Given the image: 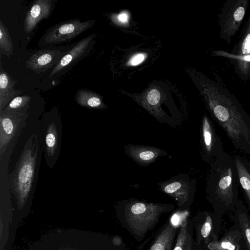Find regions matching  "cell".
I'll list each match as a JSON object with an SVG mask.
<instances>
[{"label":"cell","mask_w":250,"mask_h":250,"mask_svg":"<svg viewBox=\"0 0 250 250\" xmlns=\"http://www.w3.org/2000/svg\"><path fill=\"white\" fill-rule=\"evenodd\" d=\"M208 110L236 149L250 155V116L228 90L208 79L202 81Z\"/></svg>","instance_id":"6da1fadb"},{"label":"cell","mask_w":250,"mask_h":250,"mask_svg":"<svg viewBox=\"0 0 250 250\" xmlns=\"http://www.w3.org/2000/svg\"><path fill=\"white\" fill-rule=\"evenodd\" d=\"M207 184L209 197L225 208L235 204L239 186L233 157L225 152L209 163Z\"/></svg>","instance_id":"7a4b0ae2"},{"label":"cell","mask_w":250,"mask_h":250,"mask_svg":"<svg viewBox=\"0 0 250 250\" xmlns=\"http://www.w3.org/2000/svg\"><path fill=\"white\" fill-rule=\"evenodd\" d=\"M38 153V139L33 134L25 145L13 176L12 188L21 199L26 198L32 187Z\"/></svg>","instance_id":"3957f363"},{"label":"cell","mask_w":250,"mask_h":250,"mask_svg":"<svg viewBox=\"0 0 250 250\" xmlns=\"http://www.w3.org/2000/svg\"><path fill=\"white\" fill-rule=\"evenodd\" d=\"M166 208V206L162 205L132 202L125 208L126 221L135 234L143 236L155 226Z\"/></svg>","instance_id":"277c9868"},{"label":"cell","mask_w":250,"mask_h":250,"mask_svg":"<svg viewBox=\"0 0 250 250\" xmlns=\"http://www.w3.org/2000/svg\"><path fill=\"white\" fill-rule=\"evenodd\" d=\"M249 0H227L218 15L219 37L229 44L245 17Z\"/></svg>","instance_id":"5b68a950"},{"label":"cell","mask_w":250,"mask_h":250,"mask_svg":"<svg viewBox=\"0 0 250 250\" xmlns=\"http://www.w3.org/2000/svg\"><path fill=\"white\" fill-rule=\"evenodd\" d=\"M94 21L90 20L81 22L75 19L61 22L48 29L39 42V46L44 47L70 41L92 27Z\"/></svg>","instance_id":"8992f818"},{"label":"cell","mask_w":250,"mask_h":250,"mask_svg":"<svg viewBox=\"0 0 250 250\" xmlns=\"http://www.w3.org/2000/svg\"><path fill=\"white\" fill-rule=\"evenodd\" d=\"M201 145L203 158L208 163L226 152L213 124L206 115L203 116L202 121Z\"/></svg>","instance_id":"52a82bcc"},{"label":"cell","mask_w":250,"mask_h":250,"mask_svg":"<svg viewBox=\"0 0 250 250\" xmlns=\"http://www.w3.org/2000/svg\"><path fill=\"white\" fill-rule=\"evenodd\" d=\"M95 34H91L76 43L68 52L65 53L59 62L51 71L49 78L74 64L84 58L92 50V40Z\"/></svg>","instance_id":"ba28073f"},{"label":"cell","mask_w":250,"mask_h":250,"mask_svg":"<svg viewBox=\"0 0 250 250\" xmlns=\"http://www.w3.org/2000/svg\"><path fill=\"white\" fill-rule=\"evenodd\" d=\"M65 54L63 51L55 49L38 50L26 61V67L36 73L44 72L54 67Z\"/></svg>","instance_id":"9c48e42d"},{"label":"cell","mask_w":250,"mask_h":250,"mask_svg":"<svg viewBox=\"0 0 250 250\" xmlns=\"http://www.w3.org/2000/svg\"><path fill=\"white\" fill-rule=\"evenodd\" d=\"M24 113L0 111V154L1 157L20 126V117Z\"/></svg>","instance_id":"30bf717a"},{"label":"cell","mask_w":250,"mask_h":250,"mask_svg":"<svg viewBox=\"0 0 250 250\" xmlns=\"http://www.w3.org/2000/svg\"><path fill=\"white\" fill-rule=\"evenodd\" d=\"M54 1L37 0L34 1L26 14L24 22V30L30 33L38 23L43 19H47L53 10Z\"/></svg>","instance_id":"8fae6325"},{"label":"cell","mask_w":250,"mask_h":250,"mask_svg":"<svg viewBox=\"0 0 250 250\" xmlns=\"http://www.w3.org/2000/svg\"><path fill=\"white\" fill-rule=\"evenodd\" d=\"M212 55L229 60L237 77L244 82L250 78V55L238 56L224 50H215L212 51Z\"/></svg>","instance_id":"7c38bea8"},{"label":"cell","mask_w":250,"mask_h":250,"mask_svg":"<svg viewBox=\"0 0 250 250\" xmlns=\"http://www.w3.org/2000/svg\"><path fill=\"white\" fill-rule=\"evenodd\" d=\"M127 154L134 161L143 165H147L155 161L163 154V150L154 147L132 146L126 147Z\"/></svg>","instance_id":"4fadbf2b"},{"label":"cell","mask_w":250,"mask_h":250,"mask_svg":"<svg viewBox=\"0 0 250 250\" xmlns=\"http://www.w3.org/2000/svg\"><path fill=\"white\" fill-rule=\"evenodd\" d=\"M17 81L13 79L9 74L0 65V111L8 103L18 96L21 91L15 88Z\"/></svg>","instance_id":"5bb4252c"},{"label":"cell","mask_w":250,"mask_h":250,"mask_svg":"<svg viewBox=\"0 0 250 250\" xmlns=\"http://www.w3.org/2000/svg\"><path fill=\"white\" fill-rule=\"evenodd\" d=\"M239 186L250 207V161L240 155L233 156Z\"/></svg>","instance_id":"9a60e30c"},{"label":"cell","mask_w":250,"mask_h":250,"mask_svg":"<svg viewBox=\"0 0 250 250\" xmlns=\"http://www.w3.org/2000/svg\"><path fill=\"white\" fill-rule=\"evenodd\" d=\"M60 135L58 124L52 122L48 125L44 137V149L46 158L49 159L55 158L59 153Z\"/></svg>","instance_id":"2e32d148"},{"label":"cell","mask_w":250,"mask_h":250,"mask_svg":"<svg viewBox=\"0 0 250 250\" xmlns=\"http://www.w3.org/2000/svg\"><path fill=\"white\" fill-rule=\"evenodd\" d=\"M243 234L236 230L229 231L220 240H214L210 242L208 248L210 250H240V241Z\"/></svg>","instance_id":"e0dca14e"},{"label":"cell","mask_w":250,"mask_h":250,"mask_svg":"<svg viewBox=\"0 0 250 250\" xmlns=\"http://www.w3.org/2000/svg\"><path fill=\"white\" fill-rule=\"evenodd\" d=\"M176 229L170 224L167 225L157 235L150 250H171Z\"/></svg>","instance_id":"ac0fdd59"},{"label":"cell","mask_w":250,"mask_h":250,"mask_svg":"<svg viewBox=\"0 0 250 250\" xmlns=\"http://www.w3.org/2000/svg\"><path fill=\"white\" fill-rule=\"evenodd\" d=\"M230 53L238 56L250 55V14L240 34L239 41Z\"/></svg>","instance_id":"d6986e66"},{"label":"cell","mask_w":250,"mask_h":250,"mask_svg":"<svg viewBox=\"0 0 250 250\" xmlns=\"http://www.w3.org/2000/svg\"><path fill=\"white\" fill-rule=\"evenodd\" d=\"M78 104L90 108H100L103 106L101 97L96 93L87 89H80L75 95Z\"/></svg>","instance_id":"ffe728a7"},{"label":"cell","mask_w":250,"mask_h":250,"mask_svg":"<svg viewBox=\"0 0 250 250\" xmlns=\"http://www.w3.org/2000/svg\"><path fill=\"white\" fill-rule=\"evenodd\" d=\"M190 188H186L183 183L178 181L173 182L167 185L163 188L166 193L175 198L179 206L186 203L188 200Z\"/></svg>","instance_id":"44dd1931"},{"label":"cell","mask_w":250,"mask_h":250,"mask_svg":"<svg viewBox=\"0 0 250 250\" xmlns=\"http://www.w3.org/2000/svg\"><path fill=\"white\" fill-rule=\"evenodd\" d=\"M0 48L1 53L8 57L13 54L14 47L12 39L8 29L1 20L0 21Z\"/></svg>","instance_id":"7402d4cb"},{"label":"cell","mask_w":250,"mask_h":250,"mask_svg":"<svg viewBox=\"0 0 250 250\" xmlns=\"http://www.w3.org/2000/svg\"><path fill=\"white\" fill-rule=\"evenodd\" d=\"M31 98L27 95L17 96L12 100L3 111L10 113H24L29 107Z\"/></svg>","instance_id":"603a6c76"},{"label":"cell","mask_w":250,"mask_h":250,"mask_svg":"<svg viewBox=\"0 0 250 250\" xmlns=\"http://www.w3.org/2000/svg\"><path fill=\"white\" fill-rule=\"evenodd\" d=\"M173 250H192V239L188 230V224L180 228Z\"/></svg>","instance_id":"cb8c5ba5"},{"label":"cell","mask_w":250,"mask_h":250,"mask_svg":"<svg viewBox=\"0 0 250 250\" xmlns=\"http://www.w3.org/2000/svg\"><path fill=\"white\" fill-rule=\"evenodd\" d=\"M188 210H177L170 218L169 224L174 228H181L188 224Z\"/></svg>","instance_id":"d4e9b609"},{"label":"cell","mask_w":250,"mask_h":250,"mask_svg":"<svg viewBox=\"0 0 250 250\" xmlns=\"http://www.w3.org/2000/svg\"><path fill=\"white\" fill-rule=\"evenodd\" d=\"M238 217L241 232L246 240L249 250H250V221L244 212H241Z\"/></svg>","instance_id":"484cf974"},{"label":"cell","mask_w":250,"mask_h":250,"mask_svg":"<svg viewBox=\"0 0 250 250\" xmlns=\"http://www.w3.org/2000/svg\"><path fill=\"white\" fill-rule=\"evenodd\" d=\"M212 229V221L211 217L207 214L204 223L202 225L200 229V236L201 240L205 243H207L209 240V235H210Z\"/></svg>","instance_id":"4316f807"},{"label":"cell","mask_w":250,"mask_h":250,"mask_svg":"<svg viewBox=\"0 0 250 250\" xmlns=\"http://www.w3.org/2000/svg\"><path fill=\"white\" fill-rule=\"evenodd\" d=\"M160 99V94L157 89H152L148 92L147 96V101L150 105H156L159 102Z\"/></svg>","instance_id":"83f0119b"},{"label":"cell","mask_w":250,"mask_h":250,"mask_svg":"<svg viewBox=\"0 0 250 250\" xmlns=\"http://www.w3.org/2000/svg\"><path fill=\"white\" fill-rule=\"evenodd\" d=\"M145 55L143 54H137L134 55L128 62V64L132 66L141 63L145 59Z\"/></svg>","instance_id":"f1b7e54d"},{"label":"cell","mask_w":250,"mask_h":250,"mask_svg":"<svg viewBox=\"0 0 250 250\" xmlns=\"http://www.w3.org/2000/svg\"><path fill=\"white\" fill-rule=\"evenodd\" d=\"M117 18L120 22H126L128 20V15L125 12H123L118 16Z\"/></svg>","instance_id":"f546056e"},{"label":"cell","mask_w":250,"mask_h":250,"mask_svg":"<svg viewBox=\"0 0 250 250\" xmlns=\"http://www.w3.org/2000/svg\"><path fill=\"white\" fill-rule=\"evenodd\" d=\"M122 239L119 236H116L113 240V244L117 246H120L122 243Z\"/></svg>","instance_id":"4dcf8cb0"},{"label":"cell","mask_w":250,"mask_h":250,"mask_svg":"<svg viewBox=\"0 0 250 250\" xmlns=\"http://www.w3.org/2000/svg\"></svg>","instance_id":"1f68e13d"}]
</instances>
